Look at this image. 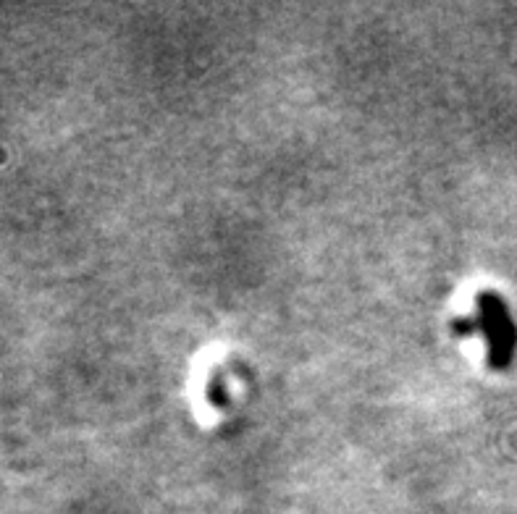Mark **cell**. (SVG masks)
Wrapping results in <instances>:
<instances>
[{
  "label": "cell",
  "mask_w": 517,
  "mask_h": 514,
  "mask_svg": "<svg viewBox=\"0 0 517 514\" xmlns=\"http://www.w3.org/2000/svg\"><path fill=\"white\" fill-rule=\"evenodd\" d=\"M478 315L481 318H465L457 320L455 331L457 334H470L481 328L489 341V365L494 370H507L512 362V352H515V326L507 313V305L502 302L497 292L483 289L478 294Z\"/></svg>",
  "instance_id": "obj_1"
},
{
  "label": "cell",
  "mask_w": 517,
  "mask_h": 514,
  "mask_svg": "<svg viewBox=\"0 0 517 514\" xmlns=\"http://www.w3.org/2000/svg\"><path fill=\"white\" fill-rule=\"evenodd\" d=\"M208 396L213 407H224L226 404V391H224V376L213 373V381L208 386Z\"/></svg>",
  "instance_id": "obj_2"
}]
</instances>
